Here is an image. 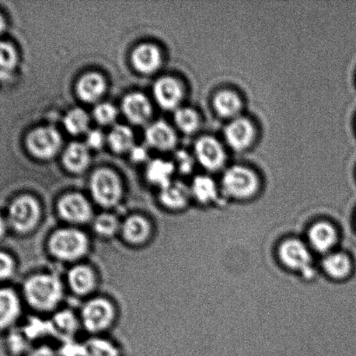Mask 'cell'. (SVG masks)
<instances>
[{
  "label": "cell",
  "mask_w": 356,
  "mask_h": 356,
  "mask_svg": "<svg viewBox=\"0 0 356 356\" xmlns=\"http://www.w3.org/2000/svg\"><path fill=\"white\" fill-rule=\"evenodd\" d=\"M24 292L30 305L42 312L54 309L63 296L61 281L49 274L36 275L28 279Z\"/></svg>",
  "instance_id": "obj_1"
},
{
  "label": "cell",
  "mask_w": 356,
  "mask_h": 356,
  "mask_svg": "<svg viewBox=\"0 0 356 356\" xmlns=\"http://www.w3.org/2000/svg\"><path fill=\"white\" fill-rule=\"evenodd\" d=\"M49 250L62 261H75L85 256L89 243L85 234L75 229H61L49 239Z\"/></svg>",
  "instance_id": "obj_2"
},
{
  "label": "cell",
  "mask_w": 356,
  "mask_h": 356,
  "mask_svg": "<svg viewBox=\"0 0 356 356\" xmlns=\"http://www.w3.org/2000/svg\"><path fill=\"white\" fill-rule=\"evenodd\" d=\"M225 195L235 199H247L256 193L259 179L254 170L242 165H233L225 170L222 179Z\"/></svg>",
  "instance_id": "obj_3"
},
{
  "label": "cell",
  "mask_w": 356,
  "mask_h": 356,
  "mask_svg": "<svg viewBox=\"0 0 356 356\" xmlns=\"http://www.w3.org/2000/svg\"><path fill=\"white\" fill-rule=\"evenodd\" d=\"M90 191L94 200L107 208L118 204L122 195L120 179L116 174L108 169H100L93 174Z\"/></svg>",
  "instance_id": "obj_4"
},
{
  "label": "cell",
  "mask_w": 356,
  "mask_h": 356,
  "mask_svg": "<svg viewBox=\"0 0 356 356\" xmlns=\"http://www.w3.org/2000/svg\"><path fill=\"white\" fill-rule=\"evenodd\" d=\"M40 218L38 202L30 195L17 197L10 205L9 225L17 232L27 233L35 228Z\"/></svg>",
  "instance_id": "obj_5"
},
{
  "label": "cell",
  "mask_w": 356,
  "mask_h": 356,
  "mask_svg": "<svg viewBox=\"0 0 356 356\" xmlns=\"http://www.w3.org/2000/svg\"><path fill=\"white\" fill-rule=\"evenodd\" d=\"M62 139L59 132L54 127H45L35 129L28 134L26 147L31 154L40 159L54 158L61 148Z\"/></svg>",
  "instance_id": "obj_6"
},
{
  "label": "cell",
  "mask_w": 356,
  "mask_h": 356,
  "mask_svg": "<svg viewBox=\"0 0 356 356\" xmlns=\"http://www.w3.org/2000/svg\"><path fill=\"white\" fill-rule=\"evenodd\" d=\"M282 263L291 270L301 271L307 278L315 274L312 268V257L308 247L302 241L288 239L281 243L279 250Z\"/></svg>",
  "instance_id": "obj_7"
},
{
  "label": "cell",
  "mask_w": 356,
  "mask_h": 356,
  "mask_svg": "<svg viewBox=\"0 0 356 356\" xmlns=\"http://www.w3.org/2000/svg\"><path fill=\"white\" fill-rule=\"evenodd\" d=\"M194 156L195 161L209 172H217L226 162L224 146L212 136H203L195 142Z\"/></svg>",
  "instance_id": "obj_8"
},
{
  "label": "cell",
  "mask_w": 356,
  "mask_h": 356,
  "mask_svg": "<svg viewBox=\"0 0 356 356\" xmlns=\"http://www.w3.org/2000/svg\"><path fill=\"white\" fill-rule=\"evenodd\" d=\"M114 317L113 305L104 298L91 300L82 309V323L89 332L99 333L107 329Z\"/></svg>",
  "instance_id": "obj_9"
},
{
  "label": "cell",
  "mask_w": 356,
  "mask_h": 356,
  "mask_svg": "<svg viewBox=\"0 0 356 356\" xmlns=\"http://www.w3.org/2000/svg\"><path fill=\"white\" fill-rule=\"evenodd\" d=\"M256 134L252 122L242 116L229 120L223 132L226 144L235 152L249 148L256 138Z\"/></svg>",
  "instance_id": "obj_10"
},
{
  "label": "cell",
  "mask_w": 356,
  "mask_h": 356,
  "mask_svg": "<svg viewBox=\"0 0 356 356\" xmlns=\"http://www.w3.org/2000/svg\"><path fill=\"white\" fill-rule=\"evenodd\" d=\"M61 218L71 223H86L93 216L88 201L82 195L72 193L64 195L58 204Z\"/></svg>",
  "instance_id": "obj_11"
},
{
  "label": "cell",
  "mask_w": 356,
  "mask_h": 356,
  "mask_svg": "<svg viewBox=\"0 0 356 356\" xmlns=\"http://www.w3.org/2000/svg\"><path fill=\"white\" fill-rule=\"evenodd\" d=\"M153 95L163 109L176 111L183 99L184 92L177 79L163 76L157 80L153 86Z\"/></svg>",
  "instance_id": "obj_12"
},
{
  "label": "cell",
  "mask_w": 356,
  "mask_h": 356,
  "mask_svg": "<svg viewBox=\"0 0 356 356\" xmlns=\"http://www.w3.org/2000/svg\"><path fill=\"white\" fill-rule=\"evenodd\" d=\"M121 107L125 116L132 124H143L151 118V103L142 93L128 94L122 101Z\"/></svg>",
  "instance_id": "obj_13"
},
{
  "label": "cell",
  "mask_w": 356,
  "mask_h": 356,
  "mask_svg": "<svg viewBox=\"0 0 356 356\" xmlns=\"http://www.w3.org/2000/svg\"><path fill=\"white\" fill-rule=\"evenodd\" d=\"M132 64L143 74L155 72L162 65V54L159 48L152 44H141L132 54Z\"/></svg>",
  "instance_id": "obj_14"
},
{
  "label": "cell",
  "mask_w": 356,
  "mask_h": 356,
  "mask_svg": "<svg viewBox=\"0 0 356 356\" xmlns=\"http://www.w3.org/2000/svg\"><path fill=\"white\" fill-rule=\"evenodd\" d=\"M145 137L150 146L160 151H170L177 143L176 131L163 121H157L150 124L146 129Z\"/></svg>",
  "instance_id": "obj_15"
},
{
  "label": "cell",
  "mask_w": 356,
  "mask_h": 356,
  "mask_svg": "<svg viewBox=\"0 0 356 356\" xmlns=\"http://www.w3.org/2000/svg\"><path fill=\"white\" fill-rule=\"evenodd\" d=\"M107 89V83L102 75L89 72L82 76L77 83L76 92L80 99L86 103L100 100Z\"/></svg>",
  "instance_id": "obj_16"
},
{
  "label": "cell",
  "mask_w": 356,
  "mask_h": 356,
  "mask_svg": "<svg viewBox=\"0 0 356 356\" xmlns=\"http://www.w3.org/2000/svg\"><path fill=\"white\" fill-rule=\"evenodd\" d=\"M212 104L219 117L229 120L242 116L243 102L242 97L231 90H222L215 94Z\"/></svg>",
  "instance_id": "obj_17"
},
{
  "label": "cell",
  "mask_w": 356,
  "mask_h": 356,
  "mask_svg": "<svg viewBox=\"0 0 356 356\" xmlns=\"http://www.w3.org/2000/svg\"><path fill=\"white\" fill-rule=\"evenodd\" d=\"M191 197L190 188L180 181H171L166 186L160 188V201L169 209L184 208Z\"/></svg>",
  "instance_id": "obj_18"
},
{
  "label": "cell",
  "mask_w": 356,
  "mask_h": 356,
  "mask_svg": "<svg viewBox=\"0 0 356 356\" xmlns=\"http://www.w3.org/2000/svg\"><path fill=\"white\" fill-rule=\"evenodd\" d=\"M309 239L314 249L318 252H329L336 245V230L329 222H317L309 229Z\"/></svg>",
  "instance_id": "obj_19"
},
{
  "label": "cell",
  "mask_w": 356,
  "mask_h": 356,
  "mask_svg": "<svg viewBox=\"0 0 356 356\" xmlns=\"http://www.w3.org/2000/svg\"><path fill=\"white\" fill-rule=\"evenodd\" d=\"M90 163L88 147L82 143L70 144L63 154V163L65 168L73 173L84 172Z\"/></svg>",
  "instance_id": "obj_20"
},
{
  "label": "cell",
  "mask_w": 356,
  "mask_h": 356,
  "mask_svg": "<svg viewBox=\"0 0 356 356\" xmlns=\"http://www.w3.org/2000/svg\"><path fill=\"white\" fill-rule=\"evenodd\" d=\"M70 287L76 294H89L96 286V277L92 268L86 265L73 267L68 274Z\"/></svg>",
  "instance_id": "obj_21"
},
{
  "label": "cell",
  "mask_w": 356,
  "mask_h": 356,
  "mask_svg": "<svg viewBox=\"0 0 356 356\" xmlns=\"http://www.w3.org/2000/svg\"><path fill=\"white\" fill-rule=\"evenodd\" d=\"M122 235L125 241L132 244L144 243L150 236L151 226L148 220L141 216H132L121 226Z\"/></svg>",
  "instance_id": "obj_22"
},
{
  "label": "cell",
  "mask_w": 356,
  "mask_h": 356,
  "mask_svg": "<svg viewBox=\"0 0 356 356\" xmlns=\"http://www.w3.org/2000/svg\"><path fill=\"white\" fill-rule=\"evenodd\" d=\"M20 312V300L12 289H0V330L15 322Z\"/></svg>",
  "instance_id": "obj_23"
},
{
  "label": "cell",
  "mask_w": 356,
  "mask_h": 356,
  "mask_svg": "<svg viewBox=\"0 0 356 356\" xmlns=\"http://www.w3.org/2000/svg\"><path fill=\"white\" fill-rule=\"evenodd\" d=\"M174 170L176 167L173 163L163 159H155L148 163L146 176L150 183L162 188L173 181Z\"/></svg>",
  "instance_id": "obj_24"
},
{
  "label": "cell",
  "mask_w": 356,
  "mask_h": 356,
  "mask_svg": "<svg viewBox=\"0 0 356 356\" xmlns=\"http://www.w3.org/2000/svg\"><path fill=\"white\" fill-rule=\"evenodd\" d=\"M192 197L201 204H209L218 197V187L212 177L202 175L194 178L190 187Z\"/></svg>",
  "instance_id": "obj_25"
},
{
  "label": "cell",
  "mask_w": 356,
  "mask_h": 356,
  "mask_svg": "<svg viewBox=\"0 0 356 356\" xmlns=\"http://www.w3.org/2000/svg\"><path fill=\"white\" fill-rule=\"evenodd\" d=\"M107 140L110 148L117 153L130 152L134 146V134L125 125L118 124L111 129Z\"/></svg>",
  "instance_id": "obj_26"
},
{
  "label": "cell",
  "mask_w": 356,
  "mask_h": 356,
  "mask_svg": "<svg viewBox=\"0 0 356 356\" xmlns=\"http://www.w3.org/2000/svg\"><path fill=\"white\" fill-rule=\"evenodd\" d=\"M323 267L326 273L334 279H343L350 275L351 261L343 253H331L324 258Z\"/></svg>",
  "instance_id": "obj_27"
},
{
  "label": "cell",
  "mask_w": 356,
  "mask_h": 356,
  "mask_svg": "<svg viewBox=\"0 0 356 356\" xmlns=\"http://www.w3.org/2000/svg\"><path fill=\"white\" fill-rule=\"evenodd\" d=\"M174 122L185 134H193L201 127V118L196 111L188 107H180L174 111Z\"/></svg>",
  "instance_id": "obj_28"
},
{
  "label": "cell",
  "mask_w": 356,
  "mask_h": 356,
  "mask_svg": "<svg viewBox=\"0 0 356 356\" xmlns=\"http://www.w3.org/2000/svg\"><path fill=\"white\" fill-rule=\"evenodd\" d=\"M64 127L70 134L82 135L89 131L90 118L85 111L75 108L69 111L64 118Z\"/></svg>",
  "instance_id": "obj_29"
},
{
  "label": "cell",
  "mask_w": 356,
  "mask_h": 356,
  "mask_svg": "<svg viewBox=\"0 0 356 356\" xmlns=\"http://www.w3.org/2000/svg\"><path fill=\"white\" fill-rule=\"evenodd\" d=\"M17 65L15 48L6 42L0 41V80H6L13 74Z\"/></svg>",
  "instance_id": "obj_30"
},
{
  "label": "cell",
  "mask_w": 356,
  "mask_h": 356,
  "mask_svg": "<svg viewBox=\"0 0 356 356\" xmlns=\"http://www.w3.org/2000/svg\"><path fill=\"white\" fill-rule=\"evenodd\" d=\"M51 325L52 333L64 338H70L77 330V319L71 312L65 310L54 316Z\"/></svg>",
  "instance_id": "obj_31"
},
{
  "label": "cell",
  "mask_w": 356,
  "mask_h": 356,
  "mask_svg": "<svg viewBox=\"0 0 356 356\" xmlns=\"http://www.w3.org/2000/svg\"><path fill=\"white\" fill-rule=\"evenodd\" d=\"M84 356H118L117 348L110 341L93 338L83 344Z\"/></svg>",
  "instance_id": "obj_32"
},
{
  "label": "cell",
  "mask_w": 356,
  "mask_h": 356,
  "mask_svg": "<svg viewBox=\"0 0 356 356\" xmlns=\"http://www.w3.org/2000/svg\"><path fill=\"white\" fill-rule=\"evenodd\" d=\"M93 229L100 236L111 237L118 230V221L114 215L105 213L97 216L93 222Z\"/></svg>",
  "instance_id": "obj_33"
},
{
  "label": "cell",
  "mask_w": 356,
  "mask_h": 356,
  "mask_svg": "<svg viewBox=\"0 0 356 356\" xmlns=\"http://www.w3.org/2000/svg\"><path fill=\"white\" fill-rule=\"evenodd\" d=\"M93 114L98 123L108 125L113 124L116 120L118 111L113 104L101 103L94 108Z\"/></svg>",
  "instance_id": "obj_34"
},
{
  "label": "cell",
  "mask_w": 356,
  "mask_h": 356,
  "mask_svg": "<svg viewBox=\"0 0 356 356\" xmlns=\"http://www.w3.org/2000/svg\"><path fill=\"white\" fill-rule=\"evenodd\" d=\"M194 163V156H192L186 152L180 151L176 153V162L173 163V165L181 173L187 175L193 170Z\"/></svg>",
  "instance_id": "obj_35"
},
{
  "label": "cell",
  "mask_w": 356,
  "mask_h": 356,
  "mask_svg": "<svg viewBox=\"0 0 356 356\" xmlns=\"http://www.w3.org/2000/svg\"><path fill=\"white\" fill-rule=\"evenodd\" d=\"M13 259L5 252H0V280H6L12 277L14 271Z\"/></svg>",
  "instance_id": "obj_36"
},
{
  "label": "cell",
  "mask_w": 356,
  "mask_h": 356,
  "mask_svg": "<svg viewBox=\"0 0 356 356\" xmlns=\"http://www.w3.org/2000/svg\"><path fill=\"white\" fill-rule=\"evenodd\" d=\"M105 140H106V138H105L103 132L94 129V130L87 132L86 145L90 149H99L104 145Z\"/></svg>",
  "instance_id": "obj_37"
},
{
  "label": "cell",
  "mask_w": 356,
  "mask_h": 356,
  "mask_svg": "<svg viewBox=\"0 0 356 356\" xmlns=\"http://www.w3.org/2000/svg\"><path fill=\"white\" fill-rule=\"evenodd\" d=\"M62 356H84L83 345L70 343L65 345L61 350Z\"/></svg>",
  "instance_id": "obj_38"
},
{
  "label": "cell",
  "mask_w": 356,
  "mask_h": 356,
  "mask_svg": "<svg viewBox=\"0 0 356 356\" xmlns=\"http://www.w3.org/2000/svg\"><path fill=\"white\" fill-rule=\"evenodd\" d=\"M129 153H130V158L134 162L141 163L148 159V152L143 146L134 145Z\"/></svg>",
  "instance_id": "obj_39"
},
{
  "label": "cell",
  "mask_w": 356,
  "mask_h": 356,
  "mask_svg": "<svg viewBox=\"0 0 356 356\" xmlns=\"http://www.w3.org/2000/svg\"><path fill=\"white\" fill-rule=\"evenodd\" d=\"M9 343L13 350L21 351L24 348V341L20 334H13L10 337Z\"/></svg>",
  "instance_id": "obj_40"
},
{
  "label": "cell",
  "mask_w": 356,
  "mask_h": 356,
  "mask_svg": "<svg viewBox=\"0 0 356 356\" xmlns=\"http://www.w3.org/2000/svg\"><path fill=\"white\" fill-rule=\"evenodd\" d=\"M27 356H56L54 351L50 350L49 348H40L37 350H33Z\"/></svg>",
  "instance_id": "obj_41"
},
{
  "label": "cell",
  "mask_w": 356,
  "mask_h": 356,
  "mask_svg": "<svg viewBox=\"0 0 356 356\" xmlns=\"http://www.w3.org/2000/svg\"><path fill=\"white\" fill-rule=\"evenodd\" d=\"M6 225L7 222L6 220L0 216V237L5 235V233L6 232Z\"/></svg>",
  "instance_id": "obj_42"
},
{
  "label": "cell",
  "mask_w": 356,
  "mask_h": 356,
  "mask_svg": "<svg viewBox=\"0 0 356 356\" xmlns=\"http://www.w3.org/2000/svg\"><path fill=\"white\" fill-rule=\"evenodd\" d=\"M6 30V20L0 14V36Z\"/></svg>",
  "instance_id": "obj_43"
}]
</instances>
